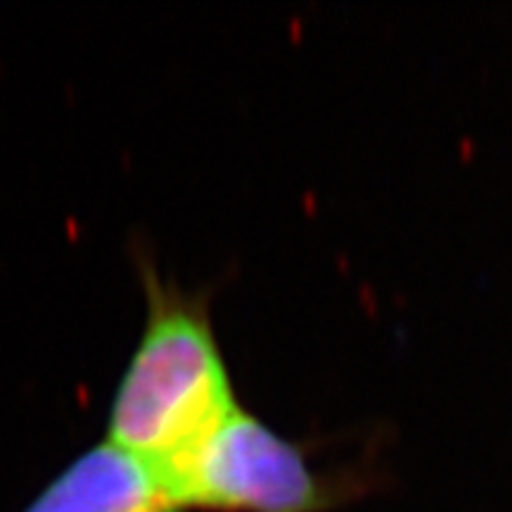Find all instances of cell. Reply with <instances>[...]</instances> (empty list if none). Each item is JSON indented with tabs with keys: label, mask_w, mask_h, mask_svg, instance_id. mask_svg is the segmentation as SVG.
Here are the masks:
<instances>
[{
	"label": "cell",
	"mask_w": 512,
	"mask_h": 512,
	"mask_svg": "<svg viewBox=\"0 0 512 512\" xmlns=\"http://www.w3.org/2000/svg\"><path fill=\"white\" fill-rule=\"evenodd\" d=\"M138 271L145 328L114 389L107 441L162 477L240 401L207 294L164 280L147 254H138Z\"/></svg>",
	"instance_id": "1"
},
{
	"label": "cell",
	"mask_w": 512,
	"mask_h": 512,
	"mask_svg": "<svg viewBox=\"0 0 512 512\" xmlns=\"http://www.w3.org/2000/svg\"><path fill=\"white\" fill-rule=\"evenodd\" d=\"M162 482L176 503L204 512H323L342 498L306 448L238 406Z\"/></svg>",
	"instance_id": "2"
},
{
	"label": "cell",
	"mask_w": 512,
	"mask_h": 512,
	"mask_svg": "<svg viewBox=\"0 0 512 512\" xmlns=\"http://www.w3.org/2000/svg\"><path fill=\"white\" fill-rule=\"evenodd\" d=\"M22 512H185L162 477L102 441L76 456Z\"/></svg>",
	"instance_id": "3"
}]
</instances>
